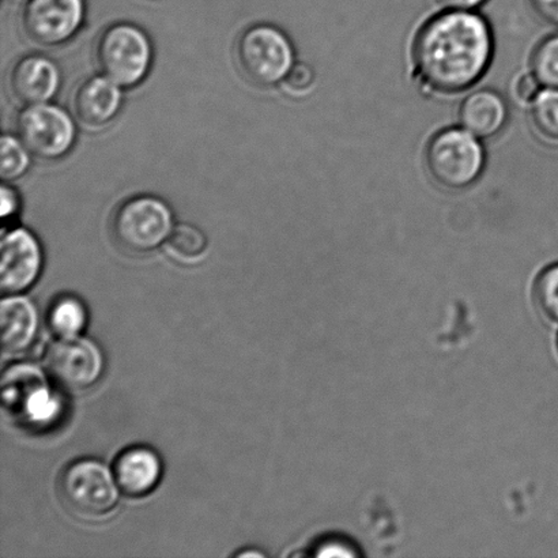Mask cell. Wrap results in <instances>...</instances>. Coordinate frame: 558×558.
<instances>
[{"mask_svg": "<svg viewBox=\"0 0 558 558\" xmlns=\"http://www.w3.org/2000/svg\"><path fill=\"white\" fill-rule=\"evenodd\" d=\"M529 2L541 20L558 27V0H529Z\"/></svg>", "mask_w": 558, "mask_h": 558, "instance_id": "cell-24", "label": "cell"}, {"mask_svg": "<svg viewBox=\"0 0 558 558\" xmlns=\"http://www.w3.org/2000/svg\"><path fill=\"white\" fill-rule=\"evenodd\" d=\"M284 82L293 92H304L314 82V71H312L310 65L303 63L294 64Z\"/></svg>", "mask_w": 558, "mask_h": 558, "instance_id": "cell-23", "label": "cell"}, {"mask_svg": "<svg viewBox=\"0 0 558 558\" xmlns=\"http://www.w3.org/2000/svg\"><path fill=\"white\" fill-rule=\"evenodd\" d=\"M207 244L205 233L191 223H178L168 239L169 248L183 259L199 258L205 254Z\"/></svg>", "mask_w": 558, "mask_h": 558, "instance_id": "cell-20", "label": "cell"}, {"mask_svg": "<svg viewBox=\"0 0 558 558\" xmlns=\"http://www.w3.org/2000/svg\"><path fill=\"white\" fill-rule=\"evenodd\" d=\"M87 323L85 305L73 295L54 301L48 314V325L59 338L78 337Z\"/></svg>", "mask_w": 558, "mask_h": 558, "instance_id": "cell-17", "label": "cell"}, {"mask_svg": "<svg viewBox=\"0 0 558 558\" xmlns=\"http://www.w3.org/2000/svg\"><path fill=\"white\" fill-rule=\"evenodd\" d=\"M533 74L541 85L558 89V35L546 38L535 49Z\"/></svg>", "mask_w": 558, "mask_h": 558, "instance_id": "cell-21", "label": "cell"}, {"mask_svg": "<svg viewBox=\"0 0 558 558\" xmlns=\"http://www.w3.org/2000/svg\"><path fill=\"white\" fill-rule=\"evenodd\" d=\"M2 348L5 354L25 352L35 341L38 328L36 306L22 295H4L0 305Z\"/></svg>", "mask_w": 558, "mask_h": 558, "instance_id": "cell-15", "label": "cell"}, {"mask_svg": "<svg viewBox=\"0 0 558 558\" xmlns=\"http://www.w3.org/2000/svg\"><path fill=\"white\" fill-rule=\"evenodd\" d=\"M49 376L60 387L82 391L96 385L104 369L101 350L89 339L82 337L60 338L46 354Z\"/></svg>", "mask_w": 558, "mask_h": 558, "instance_id": "cell-10", "label": "cell"}, {"mask_svg": "<svg viewBox=\"0 0 558 558\" xmlns=\"http://www.w3.org/2000/svg\"><path fill=\"white\" fill-rule=\"evenodd\" d=\"M174 216L166 201L153 195H136L117 207L111 218L114 242L124 253L147 255L168 243Z\"/></svg>", "mask_w": 558, "mask_h": 558, "instance_id": "cell-2", "label": "cell"}, {"mask_svg": "<svg viewBox=\"0 0 558 558\" xmlns=\"http://www.w3.org/2000/svg\"><path fill=\"white\" fill-rule=\"evenodd\" d=\"M95 57L102 75L123 89H131L149 74L155 49L140 26L117 22L98 36Z\"/></svg>", "mask_w": 558, "mask_h": 558, "instance_id": "cell-3", "label": "cell"}, {"mask_svg": "<svg viewBox=\"0 0 558 558\" xmlns=\"http://www.w3.org/2000/svg\"><path fill=\"white\" fill-rule=\"evenodd\" d=\"M122 89L123 87L102 74L85 80L74 95L76 118L92 129L106 128L117 119L122 109Z\"/></svg>", "mask_w": 558, "mask_h": 558, "instance_id": "cell-13", "label": "cell"}, {"mask_svg": "<svg viewBox=\"0 0 558 558\" xmlns=\"http://www.w3.org/2000/svg\"><path fill=\"white\" fill-rule=\"evenodd\" d=\"M62 85V73L51 58L29 53L16 60L10 71V89L24 106L49 102Z\"/></svg>", "mask_w": 558, "mask_h": 558, "instance_id": "cell-12", "label": "cell"}, {"mask_svg": "<svg viewBox=\"0 0 558 558\" xmlns=\"http://www.w3.org/2000/svg\"><path fill=\"white\" fill-rule=\"evenodd\" d=\"M439 2L450 10L473 11L484 4L486 0H439Z\"/></svg>", "mask_w": 558, "mask_h": 558, "instance_id": "cell-28", "label": "cell"}, {"mask_svg": "<svg viewBox=\"0 0 558 558\" xmlns=\"http://www.w3.org/2000/svg\"><path fill=\"white\" fill-rule=\"evenodd\" d=\"M541 93V82L535 75H526L519 80L517 84V96L522 101H534Z\"/></svg>", "mask_w": 558, "mask_h": 558, "instance_id": "cell-25", "label": "cell"}, {"mask_svg": "<svg viewBox=\"0 0 558 558\" xmlns=\"http://www.w3.org/2000/svg\"><path fill=\"white\" fill-rule=\"evenodd\" d=\"M508 117L507 104L492 90L472 93L462 102L459 120L462 128L477 138H490L505 128Z\"/></svg>", "mask_w": 558, "mask_h": 558, "instance_id": "cell-16", "label": "cell"}, {"mask_svg": "<svg viewBox=\"0 0 558 558\" xmlns=\"http://www.w3.org/2000/svg\"><path fill=\"white\" fill-rule=\"evenodd\" d=\"M494 36L484 16L450 10L418 32L414 62L426 84L445 93L469 89L488 70Z\"/></svg>", "mask_w": 558, "mask_h": 558, "instance_id": "cell-1", "label": "cell"}, {"mask_svg": "<svg viewBox=\"0 0 558 558\" xmlns=\"http://www.w3.org/2000/svg\"><path fill=\"white\" fill-rule=\"evenodd\" d=\"M532 119L534 128L550 141H558V89L541 90L533 101Z\"/></svg>", "mask_w": 558, "mask_h": 558, "instance_id": "cell-19", "label": "cell"}, {"mask_svg": "<svg viewBox=\"0 0 558 558\" xmlns=\"http://www.w3.org/2000/svg\"><path fill=\"white\" fill-rule=\"evenodd\" d=\"M113 475L122 494L138 499L151 494L160 483L161 459L151 448L131 447L118 457Z\"/></svg>", "mask_w": 558, "mask_h": 558, "instance_id": "cell-14", "label": "cell"}, {"mask_svg": "<svg viewBox=\"0 0 558 558\" xmlns=\"http://www.w3.org/2000/svg\"><path fill=\"white\" fill-rule=\"evenodd\" d=\"M537 310L548 319L558 322V265L548 267L534 287Z\"/></svg>", "mask_w": 558, "mask_h": 558, "instance_id": "cell-22", "label": "cell"}, {"mask_svg": "<svg viewBox=\"0 0 558 558\" xmlns=\"http://www.w3.org/2000/svg\"><path fill=\"white\" fill-rule=\"evenodd\" d=\"M20 210V196L9 185H2V217L8 220L9 217L16 215Z\"/></svg>", "mask_w": 558, "mask_h": 558, "instance_id": "cell-26", "label": "cell"}, {"mask_svg": "<svg viewBox=\"0 0 558 558\" xmlns=\"http://www.w3.org/2000/svg\"><path fill=\"white\" fill-rule=\"evenodd\" d=\"M234 53L245 78L260 87L278 85L295 64L289 37L269 24L247 27L239 36Z\"/></svg>", "mask_w": 558, "mask_h": 558, "instance_id": "cell-5", "label": "cell"}, {"mask_svg": "<svg viewBox=\"0 0 558 558\" xmlns=\"http://www.w3.org/2000/svg\"><path fill=\"white\" fill-rule=\"evenodd\" d=\"M426 168L437 184L464 190L477 182L485 167V151L477 136L468 130L448 129L430 140L425 153Z\"/></svg>", "mask_w": 558, "mask_h": 558, "instance_id": "cell-6", "label": "cell"}, {"mask_svg": "<svg viewBox=\"0 0 558 558\" xmlns=\"http://www.w3.org/2000/svg\"><path fill=\"white\" fill-rule=\"evenodd\" d=\"M31 166L32 153L19 135L4 134L0 141V178L3 182H15L25 177Z\"/></svg>", "mask_w": 558, "mask_h": 558, "instance_id": "cell-18", "label": "cell"}, {"mask_svg": "<svg viewBox=\"0 0 558 558\" xmlns=\"http://www.w3.org/2000/svg\"><path fill=\"white\" fill-rule=\"evenodd\" d=\"M0 289L3 295L26 292L41 275L44 255L40 242L25 228H13L2 234Z\"/></svg>", "mask_w": 558, "mask_h": 558, "instance_id": "cell-11", "label": "cell"}, {"mask_svg": "<svg viewBox=\"0 0 558 558\" xmlns=\"http://www.w3.org/2000/svg\"><path fill=\"white\" fill-rule=\"evenodd\" d=\"M319 551H317V556L322 557H352L357 555V551L350 550L348 548L347 544L342 543H333V541H330V543H326L319 546Z\"/></svg>", "mask_w": 558, "mask_h": 558, "instance_id": "cell-27", "label": "cell"}, {"mask_svg": "<svg viewBox=\"0 0 558 558\" xmlns=\"http://www.w3.org/2000/svg\"><path fill=\"white\" fill-rule=\"evenodd\" d=\"M0 398L8 417L26 428H46L62 412L46 375L32 364H14L3 372Z\"/></svg>", "mask_w": 558, "mask_h": 558, "instance_id": "cell-4", "label": "cell"}, {"mask_svg": "<svg viewBox=\"0 0 558 558\" xmlns=\"http://www.w3.org/2000/svg\"><path fill=\"white\" fill-rule=\"evenodd\" d=\"M119 490L111 470L95 459L71 463L59 480V494L64 506L84 518L111 513L118 506Z\"/></svg>", "mask_w": 558, "mask_h": 558, "instance_id": "cell-7", "label": "cell"}, {"mask_svg": "<svg viewBox=\"0 0 558 558\" xmlns=\"http://www.w3.org/2000/svg\"><path fill=\"white\" fill-rule=\"evenodd\" d=\"M15 128L22 144L43 161H57L68 156L78 138L71 114L49 102L26 106L16 118Z\"/></svg>", "mask_w": 558, "mask_h": 558, "instance_id": "cell-8", "label": "cell"}, {"mask_svg": "<svg viewBox=\"0 0 558 558\" xmlns=\"http://www.w3.org/2000/svg\"><path fill=\"white\" fill-rule=\"evenodd\" d=\"M85 15V0H26L21 26L38 46L59 47L78 35Z\"/></svg>", "mask_w": 558, "mask_h": 558, "instance_id": "cell-9", "label": "cell"}]
</instances>
